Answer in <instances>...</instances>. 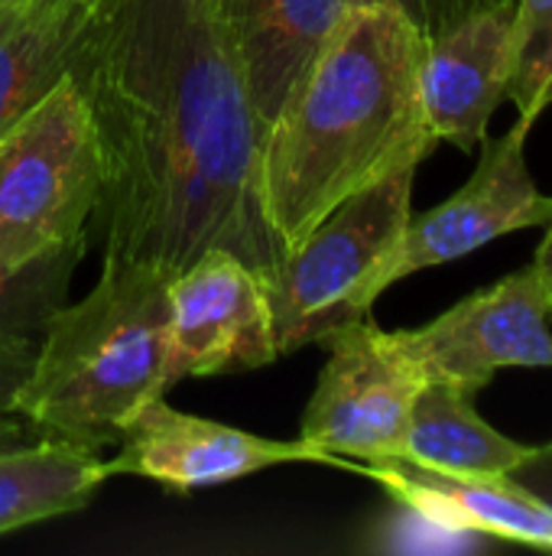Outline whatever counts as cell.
Masks as SVG:
<instances>
[{
  "mask_svg": "<svg viewBox=\"0 0 552 556\" xmlns=\"http://www.w3.org/2000/svg\"><path fill=\"white\" fill-rule=\"evenodd\" d=\"M511 46L514 0L472 10L426 39L420 98L426 130L436 143L475 150L488 137L495 111L508 101Z\"/></svg>",
  "mask_w": 552,
  "mask_h": 556,
  "instance_id": "obj_11",
  "label": "cell"
},
{
  "mask_svg": "<svg viewBox=\"0 0 552 556\" xmlns=\"http://www.w3.org/2000/svg\"><path fill=\"white\" fill-rule=\"evenodd\" d=\"M107 479L98 453L55 440L0 450V534L81 511Z\"/></svg>",
  "mask_w": 552,
  "mask_h": 556,
  "instance_id": "obj_16",
  "label": "cell"
},
{
  "mask_svg": "<svg viewBox=\"0 0 552 556\" xmlns=\"http://www.w3.org/2000/svg\"><path fill=\"white\" fill-rule=\"evenodd\" d=\"M267 280L238 254L208 248L169 277L166 384L254 371L277 362Z\"/></svg>",
  "mask_w": 552,
  "mask_h": 556,
  "instance_id": "obj_8",
  "label": "cell"
},
{
  "mask_svg": "<svg viewBox=\"0 0 552 556\" xmlns=\"http://www.w3.org/2000/svg\"><path fill=\"white\" fill-rule=\"evenodd\" d=\"M33 355H36V342L0 345V420L3 417H16L13 404H16L23 378L33 368Z\"/></svg>",
  "mask_w": 552,
  "mask_h": 556,
  "instance_id": "obj_20",
  "label": "cell"
},
{
  "mask_svg": "<svg viewBox=\"0 0 552 556\" xmlns=\"http://www.w3.org/2000/svg\"><path fill=\"white\" fill-rule=\"evenodd\" d=\"M166 362L169 274L101 261L98 283L49 319L13 414L42 440L101 453L169 391Z\"/></svg>",
  "mask_w": 552,
  "mask_h": 556,
  "instance_id": "obj_3",
  "label": "cell"
},
{
  "mask_svg": "<svg viewBox=\"0 0 552 556\" xmlns=\"http://www.w3.org/2000/svg\"><path fill=\"white\" fill-rule=\"evenodd\" d=\"M508 101L530 124L552 108V0H514Z\"/></svg>",
  "mask_w": 552,
  "mask_h": 556,
  "instance_id": "obj_18",
  "label": "cell"
},
{
  "mask_svg": "<svg viewBox=\"0 0 552 556\" xmlns=\"http://www.w3.org/2000/svg\"><path fill=\"white\" fill-rule=\"evenodd\" d=\"M42 440L23 417H3L0 420V450H20V446H29Z\"/></svg>",
  "mask_w": 552,
  "mask_h": 556,
  "instance_id": "obj_22",
  "label": "cell"
},
{
  "mask_svg": "<svg viewBox=\"0 0 552 556\" xmlns=\"http://www.w3.org/2000/svg\"><path fill=\"white\" fill-rule=\"evenodd\" d=\"M540 267H547L552 274V218L547 222V238H543V244H540V251H537V257H534Z\"/></svg>",
  "mask_w": 552,
  "mask_h": 556,
  "instance_id": "obj_23",
  "label": "cell"
},
{
  "mask_svg": "<svg viewBox=\"0 0 552 556\" xmlns=\"http://www.w3.org/2000/svg\"><path fill=\"white\" fill-rule=\"evenodd\" d=\"M364 0H215L254 114L267 127L338 23Z\"/></svg>",
  "mask_w": 552,
  "mask_h": 556,
  "instance_id": "obj_12",
  "label": "cell"
},
{
  "mask_svg": "<svg viewBox=\"0 0 552 556\" xmlns=\"http://www.w3.org/2000/svg\"><path fill=\"white\" fill-rule=\"evenodd\" d=\"M101 153V261L169 277L208 248L267 283L286 261L260 208V137L215 0H111L72 62Z\"/></svg>",
  "mask_w": 552,
  "mask_h": 556,
  "instance_id": "obj_1",
  "label": "cell"
},
{
  "mask_svg": "<svg viewBox=\"0 0 552 556\" xmlns=\"http://www.w3.org/2000/svg\"><path fill=\"white\" fill-rule=\"evenodd\" d=\"M552 274L537 261L394 342L426 381L482 391L504 368H552Z\"/></svg>",
  "mask_w": 552,
  "mask_h": 556,
  "instance_id": "obj_7",
  "label": "cell"
},
{
  "mask_svg": "<svg viewBox=\"0 0 552 556\" xmlns=\"http://www.w3.org/2000/svg\"><path fill=\"white\" fill-rule=\"evenodd\" d=\"M68 3H75V7H81L85 13H91V16H98L111 0H68Z\"/></svg>",
  "mask_w": 552,
  "mask_h": 556,
  "instance_id": "obj_24",
  "label": "cell"
},
{
  "mask_svg": "<svg viewBox=\"0 0 552 556\" xmlns=\"http://www.w3.org/2000/svg\"><path fill=\"white\" fill-rule=\"evenodd\" d=\"M423 52L426 36L397 3L364 0L264 127L260 208L286 251L338 202L436 150L420 98Z\"/></svg>",
  "mask_w": 552,
  "mask_h": 556,
  "instance_id": "obj_2",
  "label": "cell"
},
{
  "mask_svg": "<svg viewBox=\"0 0 552 556\" xmlns=\"http://www.w3.org/2000/svg\"><path fill=\"white\" fill-rule=\"evenodd\" d=\"M329 362L306 404L299 440L342 459L381 463L403 456L413 401L426 378L371 316L342 326L325 342Z\"/></svg>",
  "mask_w": 552,
  "mask_h": 556,
  "instance_id": "obj_6",
  "label": "cell"
},
{
  "mask_svg": "<svg viewBox=\"0 0 552 556\" xmlns=\"http://www.w3.org/2000/svg\"><path fill=\"white\" fill-rule=\"evenodd\" d=\"M91 20L68 0L0 7V130L72 72Z\"/></svg>",
  "mask_w": 552,
  "mask_h": 556,
  "instance_id": "obj_15",
  "label": "cell"
},
{
  "mask_svg": "<svg viewBox=\"0 0 552 556\" xmlns=\"http://www.w3.org/2000/svg\"><path fill=\"white\" fill-rule=\"evenodd\" d=\"M390 3H397L420 26V33L426 39H433L446 26H452L455 20H462L465 13L482 10V7L498 3V0H390Z\"/></svg>",
  "mask_w": 552,
  "mask_h": 556,
  "instance_id": "obj_19",
  "label": "cell"
},
{
  "mask_svg": "<svg viewBox=\"0 0 552 556\" xmlns=\"http://www.w3.org/2000/svg\"><path fill=\"white\" fill-rule=\"evenodd\" d=\"M361 472L433 525L552 551V508L511 476H452L400 456Z\"/></svg>",
  "mask_w": 552,
  "mask_h": 556,
  "instance_id": "obj_13",
  "label": "cell"
},
{
  "mask_svg": "<svg viewBox=\"0 0 552 556\" xmlns=\"http://www.w3.org/2000/svg\"><path fill=\"white\" fill-rule=\"evenodd\" d=\"M3 3H20V0H0V7H3Z\"/></svg>",
  "mask_w": 552,
  "mask_h": 556,
  "instance_id": "obj_25",
  "label": "cell"
},
{
  "mask_svg": "<svg viewBox=\"0 0 552 556\" xmlns=\"http://www.w3.org/2000/svg\"><path fill=\"white\" fill-rule=\"evenodd\" d=\"M420 163H403L384 179L338 202L267 283L277 352L296 355L322 345L348 323L371 316L390 287L387 274L413 218V179Z\"/></svg>",
  "mask_w": 552,
  "mask_h": 556,
  "instance_id": "obj_4",
  "label": "cell"
},
{
  "mask_svg": "<svg viewBox=\"0 0 552 556\" xmlns=\"http://www.w3.org/2000/svg\"><path fill=\"white\" fill-rule=\"evenodd\" d=\"M527 450L478 414L475 391L426 381L413 401L400 459L452 476H511Z\"/></svg>",
  "mask_w": 552,
  "mask_h": 556,
  "instance_id": "obj_14",
  "label": "cell"
},
{
  "mask_svg": "<svg viewBox=\"0 0 552 556\" xmlns=\"http://www.w3.org/2000/svg\"><path fill=\"white\" fill-rule=\"evenodd\" d=\"M530 127V121L517 117V124L498 140L485 137V153L472 179L442 205L410 218L387 274L390 287L420 270L459 261L511 231L547 228L552 195L537 189L527 166Z\"/></svg>",
  "mask_w": 552,
  "mask_h": 556,
  "instance_id": "obj_9",
  "label": "cell"
},
{
  "mask_svg": "<svg viewBox=\"0 0 552 556\" xmlns=\"http://www.w3.org/2000/svg\"><path fill=\"white\" fill-rule=\"evenodd\" d=\"M111 476L150 479L169 492H195L228 485L254 472L290 463H329L306 440H270L218 420L182 414L163 397L140 407L117 443V456L104 459Z\"/></svg>",
  "mask_w": 552,
  "mask_h": 556,
  "instance_id": "obj_10",
  "label": "cell"
},
{
  "mask_svg": "<svg viewBox=\"0 0 552 556\" xmlns=\"http://www.w3.org/2000/svg\"><path fill=\"white\" fill-rule=\"evenodd\" d=\"M101 153L88 101L65 72L0 130V254L26 261L88 235Z\"/></svg>",
  "mask_w": 552,
  "mask_h": 556,
  "instance_id": "obj_5",
  "label": "cell"
},
{
  "mask_svg": "<svg viewBox=\"0 0 552 556\" xmlns=\"http://www.w3.org/2000/svg\"><path fill=\"white\" fill-rule=\"evenodd\" d=\"M85 244L88 235L26 261H7L0 254V345L42 339L49 319L68 303L72 274L85 257Z\"/></svg>",
  "mask_w": 552,
  "mask_h": 556,
  "instance_id": "obj_17",
  "label": "cell"
},
{
  "mask_svg": "<svg viewBox=\"0 0 552 556\" xmlns=\"http://www.w3.org/2000/svg\"><path fill=\"white\" fill-rule=\"evenodd\" d=\"M514 482H521L527 492H534L540 502L552 508V440L543 446H530L521 466L511 472Z\"/></svg>",
  "mask_w": 552,
  "mask_h": 556,
  "instance_id": "obj_21",
  "label": "cell"
}]
</instances>
